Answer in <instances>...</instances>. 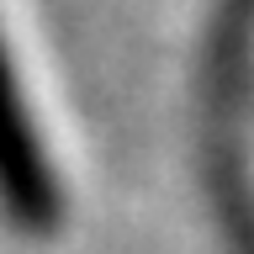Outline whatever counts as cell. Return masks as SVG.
<instances>
[{
	"label": "cell",
	"instance_id": "1",
	"mask_svg": "<svg viewBox=\"0 0 254 254\" xmlns=\"http://www.w3.org/2000/svg\"><path fill=\"white\" fill-rule=\"evenodd\" d=\"M0 212L11 228L32 238L53 233L64 217L59 175H53V159H48L43 138L32 127V111L21 101V79L11 69L5 37H0Z\"/></svg>",
	"mask_w": 254,
	"mask_h": 254
}]
</instances>
